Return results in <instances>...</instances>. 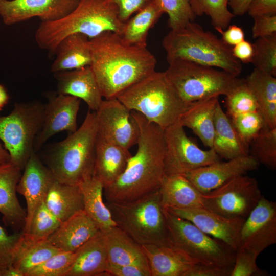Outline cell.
Segmentation results:
<instances>
[{
    "label": "cell",
    "mask_w": 276,
    "mask_h": 276,
    "mask_svg": "<svg viewBox=\"0 0 276 276\" xmlns=\"http://www.w3.org/2000/svg\"><path fill=\"white\" fill-rule=\"evenodd\" d=\"M90 44V66L106 99L117 98L155 71L156 59L147 47L128 44L117 33H103Z\"/></svg>",
    "instance_id": "6da1fadb"
},
{
    "label": "cell",
    "mask_w": 276,
    "mask_h": 276,
    "mask_svg": "<svg viewBox=\"0 0 276 276\" xmlns=\"http://www.w3.org/2000/svg\"><path fill=\"white\" fill-rule=\"evenodd\" d=\"M131 112L140 128L137 149L120 176L104 187L107 202L133 201L155 192L164 176V129L141 113Z\"/></svg>",
    "instance_id": "7a4b0ae2"
},
{
    "label": "cell",
    "mask_w": 276,
    "mask_h": 276,
    "mask_svg": "<svg viewBox=\"0 0 276 276\" xmlns=\"http://www.w3.org/2000/svg\"><path fill=\"white\" fill-rule=\"evenodd\" d=\"M125 22L118 17L116 6L108 0H80L77 6L62 18L41 22L35 33L38 46L51 56L67 36L76 33L90 39L103 33L112 32L120 35Z\"/></svg>",
    "instance_id": "3957f363"
},
{
    "label": "cell",
    "mask_w": 276,
    "mask_h": 276,
    "mask_svg": "<svg viewBox=\"0 0 276 276\" xmlns=\"http://www.w3.org/2000/svg\"><path fill=\"white\" fill-rule=\"evenodd\" d=\"M162 45L168 63L176 59L185 60L219 68L237 77L242 72V63L234 56L232 48L194 21L179 29L170 30L164 37Z\"/></svg>",
    "instance_id": "277c9868"
},
{
    "label": "cell",
    "mask_w": 276,
    "mask_h": 276,
    "mask_svg": "<svg viewBox=\"0 0 276 276\" xmlns=\"http://www.w3.org/2000/svg\"><path fill=\"white\" fill-rule=\"evenodd\" d=\"M97 133L96 112L89 109L79 128L51 147L45 159L57 181L78 185L94 176Z\"/></svg>",
    "instance_id": "5b68a950"
},
{
    "label": "cell",
    "mask_w": 276,
    "mask_h": 276,
    "mask_svg": "<svg viewBox=\"0 0 276 276\" xmlns=\"http://www.w3.org/2000/svg\"><path fill=\"white\" fill-rule=\"evenodd\" d=\"M117 98L130 111L141 113L163 129L179 121L191 103L182 99L164 72L156 71Z\"/></svg>",
    "instance_id": "8992f818"
},
{
    "label": "cell",
    "mask_w": 276,
    "mask_h": 276,
    "mask_svg": "<svg viewBox=\"0 0 276 276\" xmlns=\"http://www.w3.org/2000/svg\"><path fill=\"white\" fill-rule=\"evenodd\" d=\"M105 204L117 226L140 245L171 246L159 189L133 201Z\"/></svg>",
    "instance_id": "52a82bcc"
},
{
    "label": "cell",
    "mask_w": 276,
    "mask_h": 276,
    "mask_svg": "<svg viewBox=\"0 0 276 276\" xmlns=\"http://www.w3.org/2000/svg\"><path fill=\"white\" fill-rule=\"evenodd\" d=\"M164 72L182 99L187 103L226 95L242 80L222 70L176 59Z\"/></svg>",
    "instance_id": "ba28073f"
},
{
    "label": "cell",
    "mask_w": 276,
    "mask_h": 276,
    "mask_svg": "<svg viewBox=\"0 0 276 276\" xmlns=\"http://www.w3.org/2000/svg\"><path fill=\"white\" fill-rule=\"evenodd\" d=\"M170 245L199 263L233 267L236 251L193 223L164 209Z\"/></svg>",
    "instance_id": "9c48e42d"
},
{
    "label": "cell",
    "mask_w": 276,
    "mask_h": 276,
    "mask_svg": "<svg viewBox=\"0 0 276 276\" xmlns=\"http://www.w3.org/2000/svg\"><path fill=\"white\" fill-rule=\"evenodd\" d=\"M44 105L39 101L16 103L7 116L0 117V141L11 162L23 170L34 150L43 122Z\"/></svg>",
    "instance_id": "30bf717a"
},
{
    "label": "cell",
    "mask_w": 276,
    "mask_h": 276,
    "mask_svg": "<svg viewBox=\"0 0 276 276\" xmlns=\"http://www.w3.org/2000/svg\"><path fill=\"white\" fill-rule=\"evenodd\" d=\"M262 195L257 179L245 175L201 194L203 207L228 218L245 219Z\"/></svg>",
    "instance_id": "8fae6325"
},
{
    "label": "cell",
    "mask_w": 276,
    "mask_h": 276,
    "mask_svg": "<svg viewBox=\"0 0 276 276\" xmlns=\"http://www.w3.org/2000/svg\"><path fill=\"white\" fill-rule=\"evenodd\" d=\"M164 175H184L220 160L213 149L203 150L188 137L179 120L164 129Z\"/></svg>",
    "instance_id": "7c38bea8"
},
{
    "label": "cell",
    "mask_w": 276,
    "mask_h": 276,
    "mask_svg": "<svg viewBox=\"0 0 276 276\" xmlns=\"http://www.w3.org/2000/svg\"><path fill=\"white\" fill-rule=\"evenodd\" d=\"M96 112L98 135L128 150L137 144L138 123L131 111L117 98L103 100Z\"/></svg>",
    "instance_id": "4fadbf2b"
},
{
    "label": "cell",
    "mask_w": 276,
    "mask_h": 276,
    "mask_svg": "<svg viewBox=\"0 0 276 276\" xmlns=\"http://www.w3.org/2000/svg\"><path fill=\"white\" fill-rule=\"evenodd\" d=\"M80 0H0V17L3 23L13 25L39 18L41 22L54 21L69 14Z\"/></svg>",
    "instance_id": "5bb4252c"
},
{
    "label": "cell",
    "mask_w": 276,
    "mask_h": 276,
    "mask_svg": "<svg viewBox=\"0 0 276 276\" xmlns=\"http://www.w3.org/2000/svg\"><path fill=\"white\" fill-rule=\"evenodd\" d=\"M275 243L276 203L262 196L242 224L239 247L260 254Z\"/></svg>",
    "instance_id": "9a60e30c"
},
{
    "label": "cell",
    "mask_w": 276,
    "mask_h": 276,
    "mask_svg": "<svg viewBox=\"0 0 276 276\" xmlns=\"http://www.w3.org/2000/svg\"><path fill=\"white\" fill-rule=\"evenodd\" d=\"M80 99L70 95H50L44 105L42 127L34 145L35 152L52 136L66 131L70 134L77 129V119Z\"/></svg>",
    "instance_id": "2e32d148"
},
{
    "label": "cell",
    "mask_w": 276,
    "mask_h": 276,
    "mask_svg": "<svg viewBox=\"0 0 276 276\" xmlns=\"http://www.w3.org/2000/svg\"><path fill=\"white\" fill-rule=\"evenodd\" d=\"M17 186V192L22 195L27 204V212L22 234L28 231L32 217L45 200L50 187L55 180L50 169L43 165L34 151L23 169Z\"/></svg>",
    "instance_id": "e0dca14e"
},
{
    "label": "cell",
    "mask_w": 276,
    "mask_h": 276,
    "mask_svg": "<svg viewBox=\"0 0 276 276\" xmlns=\"http://www.w3.org/2000/svg\"><path fill=\"white\" fill-rule=\"evenodd\" d=\"M259 164L250 155L225 162L220 160L183 175L201 193L209 192L238 176L257 169Z\"/></svg>",
    "instance_id": "ac0fdd59"
},
{
    "label": "cell",
    "mask_w": 276,
    "mask_h": 276,
    "mask_svg": "<svg viewBox=\"0 0 276 276\" xmlns=\"http://www.w3.org/2000/svg\"><path fill=\"white\" fill-rule=\"evenodd\" d=\"M193 223L206 234L225 243L236 251L245 219L228 218L205 208L165 209Z\"/></svg>",
    "instance_id": "d6986e66"
},
{
    "label": "cell",
    "mask_w": 276,
    "mask_h": 276,
    "mask_svg": "<svg viewBox=\"0 0 276 276\" xmlns=\"http://www.w3.org/2000/svg\"><path fill=\"white\" fill-rule=\"evenodd\" d=\"M57 93L83 100L89 109L97 111L103 101L99 85L89 66L54 73Z\"/></svg>",
    "instance_id": "ffe728a7"
},
{
    "label": "cell",
    "mask_w": 276,
    "mask_h": 276,
    "mask_svg": "<svg viewBox=\"0 0 276 276\" xmlns=\"http://www.w3.org/2000/svg\"><path fill=\"white\" fill-rule=\"evenodd\" d=\"M100 231L95 222L82 210L61 222L47 240L61 251L75 252Z\"/></svg>",
    "instance_id": "44dd1931"
},
{
    "label": "cell",
    "mask_w": 276,
    "mask_h": 276,
    "mask_svg": "<svg viewBox=\"0 0 276 276\" xmlns=\"http://www.w3.org/2000/svg\"><path fill=\"white\" fill-rule=\"evenodd\" d=\"M21 171L11 162L0 165V213L4 223L14 228L24 226L26 217L16 195Z\"/></svg>",
    "instance_id": "7402d4cb"
},
{
    "label": "cell",
    "mask_w": 276,
    "mask_h": 276,
    "mask_svg": "<svg viewBox=\"0 0 276 276\" xmlns=\"http://www.w3.org/2000/svg\"><path fill=\"white\" fill-rule=\"evenodd\" d=\"M146 257L151 276H184L198 262L172 246L141 245Z\"/></svg>",
    "instance_id": "603a6c76"
},
{
    "label": "cell",
    "mask_w": 276,
    "mask_h": 276,
    "mask_svg": "<svg viewBox=\"0 0 276 276\" xmlns=\"http://www.w3.org/2000/svg\"><path fill=\"white\" fill-rule=\"evenodd\" d=\"M107 252L104 232L100 231L75 252L66 276L107 275Z\"/></svg>",
    "instance_id": "cb8c5ba5"
},
{
    "label": "cell",
    "mask_w": 276,
    "mask_h": 276,
    "mask_svg": "<svg viewBox=\"0 0 276 276\" xmlns=\"http://www.w3.org/2000/svg\"><path fill=\"white\" fill-rule=\"evenodd\" d=\"M132 156L128 149L97 137L94 176L104 187L114 181L124 172Z\"/></svg>",
    "instance_id": "d4e9b609"
},
{
    "label": "cell",
    "mask_w": 276,
    "mask_h": 276,
    "mask_svg": "<svg viewBox=\"0 0 276 276\" xmlns=\"http://www.w3.org/2000/svg\"><path fill=\"white\" fill-rule=\"evenodd\" d=\"M218 103L217 97L192 102L179 119L181 125L191 129L209 149L213 148L215 114Z\"/></svg>",
    "instance_id": "484cf974"
},
{
    "label": "cell",
    "mask_w": 276,
    "mask_h": 276,
    "mask_svg": "<svg viewBox=\"0 0 276 276\" xmlns=\"http://www.w3.org/2000/svg\"><path fill=\"white\" fill-rule=\"evenodd\" d=\"M212 149L221 158L229 160L249 155V146L242 139L231 119L218 103L215 114Z\"/></svg>",
    "instance_id": "4316f807"
},
{
    "label": "cell",
    "mask_w": 276,
    "mask_h": 276,
    "mask_svg": "<svg viewBox=\"0 0 276 276\" xmlns=\"http://www.w3.org/2000/svg\"><path fill=\"white\" fill-rule=\"evenodd\" d=\"M159 191L164 209L204 208L202 193L183 175H164Z\"/></svg>",
    "instance_id": "83f0119b"
},
{
    "label": "cell",
    "mask_w": 276,
    "mask_h": 276,
    "mask_svg": "<svg viewBox=\"0 0 276 276\" xmlns=\"http://www.w3.org/2000/svg\"><path fill=\"white\" fill-rule=\"evenodd\" d=\"M104 232L108 264L134 265L149 269L141 245L126 233L117 226Z\"/></svg>",
    "instance_id": "f1b7e54d"
},
{
    "label": "cell",
    "mask_w": 276,
    "mask_h": 276,
    "mask_svg": "<svg viewBox=\"0 0 276 276\" xmlns=\"http://www.w3.org/2000/svg\"><path fill=\"white\" fill-rule=\"evenodd\" d=\"M51 72H56L89 66L91 61L90 39L76 33L65 37L58 45Z\"/></svg>",
    "instance_id": "f546056e"
},
{
    "label": "cell",
    "mask_w": 276,
    "mask_h": 276,
    "mask_svg": "<svg viewBox=\"0 0 276 276\" xmlns=\"http://www.w3.org/2000/svg\"><path fill=\"white\" fill-rule=\"evenodd\" d=\"M44 202L61 222L84 209L79 186L61 183L56 179L49 188Z\"/></svg>",
    "instance_id": "4dcf8cb0"
},
{
    "label": "cell",
    "mask_w": 276,
    "mask_h": 276,
    "mask_svg": "<svg viewBox=\"0 0 276 276\" xmlns=\"http://www.w3.org/2000/svg\"><path fill=\"white\" fill-rule=\"evenodd\" d=\"M245 80L257 102L267 126L276 128V78L254 68Z\"/></svg>",
    "instance_id": "1f68e13d"
},
{
    "label": "cell",
    "mask_w": 276,
    "mask_h": 276,
    "mask_svg": "<svg viewBox=\"0 0 276 276\" xmlns=\"http://www.w3.org/2000/svg\"><path fill=\"white\" fill-rule=\"evenodd\" d=\"M78 186L83 195V211L95 222L100 230L106 232L117 226L103 201L102 182L94 176Z\"/></svg>",
    "instance_id": "d6a6232c"
},
{
    "label": "cell",
    "mask_w": 276,
    "mask_h": 276,
    "mask_svg": "<svg viewBox=\"0 0 276 276\" xmlns=\"http://www.w3.org/2000/svg\"><path fill=\"white\" fill-rule=\"evenodd\" d=\"M164 14L156 0H153L125 22L122 39L126 43L147 47L148 32Z\"/></svg>",
    "instance_id": "836d02e7"
},
{
    "label": "cell",
    "mask_w": 276,
    "mask_h": 276,
    "mask_svg": "<svg viewBox=\"0 0 276 276\" xmlns=\"http://www.w3.org/2000/svg\"><path fill=\"white\" fill-rule=\"evenodd\" d=\"M60 251L47 240L33 241L21 233L15 248L12 265L26 276L31 269Z\"/></svg>",
    "instance_id": "e575fe53"
},
{
    "label": "cell",
    "mask_w": 276,
    "mask_h": 276,
    "mask_svg": "<svg viewBox=\"0 0 276 276\" xmlns=\"http://www.w3.org/2000/svg\"><path fill=\"white\" fill-rule=\"evenodd\" d=\"M249 155L260 164L276 169V128L265 126L249 144Z\"/></svg>",
    "instance_id": "d590c367"
},
{
    "label": "cell",
    "mask_w": 276,
    "mask_h": 276,
    "mask_svg": "<svg viewBox=\"0 0 276 276\" xmlns=\"http://www.w3.org/2000/svg\"><path fill=\"white\" fill-rule=\"evenodd\" d=\"M229 0H190L191 9L196 16H209L215 29H226L235 17L229 10Z\"/></svg>",
    "instance_id": "8d00e7d4"
},
{
    "label": "cell",
    "mask_w": 276,
    "mask_h": 276,
    "mask_svg": "<svg viewBox=\"0 0 276 276\" xmlns=\"http://www.w3.org/2000/svg\"><path fill=\"white\" fill-rule=\"evenodd\" d=\"M61 223V222L48 208L44 201L35 211L28 231L22 234L33 241L46 240Z\"/></svg>",
    "instance_id": "74e56055"
},
{
    "label": "cell",
    "mask_w": 276,
    "mask_h": 276,
    "mask_svg": "<svg viewBox=\"0 0 276 276\" xmlns=\"http://www.w3.org/2000/svg\"><path fill=\"white\" fill-rule=\"evenodd\" d=\"M225 96L226 113L229 118L259 110L256 99L245 79L242 78Z\"/></svg>",
    "instance_id": "f35d334b"
},
{
    "label": "cell",
    "mask_w": 276,
    "mask_h": 276,
    "mask_svg": "<svg viewBox=\"0 0 276 276\" xmlns=\"http://www.w3.org/2000/svg\"><path fill=\"white\" fill-rule=\"evenodd\" d=\"M252 45L254 68L276 77V35L258 38Z\"/></svg>",
    "instance_id": "ab89813d"
},
{
    "label": "cell",
    "mask_w": 276,
    "mask_h": 276,
    "mask_svg": "<svg viewBox=\"0 0 276 276\" xmlns=\"http://www.w3.org/2000/svg\"><path fill=\"white\" fill-rule=\"evenodd\" d=\"M164 13L168 16V25L171 30L182 28L194 21L197 16L193 13L190 0H156Z\"/></svg>",
    "instance_id": "60d3db41"
},
{
    "label": "cell",
    "mask_w": 276,
    "mask_h": 276,
    "mask_svg": "<svg viewBox=\"0 0 276 276\" xmlns=\"http://www.w3.org/2000/svg\"><path fill=\"white\" fill-rule=\"evenodd\" d=\"M75 252L60 251L29 271L26 276H66Z\"/></svg>",
    "instance_id": "b9f144b4"
},
{
    "label": "cell",
    "mask_w": 276,
    "mask_h": 276,
    "mask_svg": "<svg viewBox=\"0 0 276 276\" xmlns=\"http://www.w3.org/2000/svg\"><path fill=\"white\" fill-rule=\"evenodd\" d=\"M238 133L249 145L266 124L259 110L247 112L229 118Z\"/></svg>",
    "instance_id": "7bdbcfd3"
},
{
    "label": "cell",
    "mask_w": 276,
    "mask_h": 276,
    "mask_svg": "<svg viewBox=\"0 0 276 276\" xmlns=\"http://www.w3.org/2000/svg\"><path fill=\"white\" fill-rule=\"evenodd\" d=\"M259 254L243 247L236 251L235 262L231 276H268L269 273L260 268L256 260Z\"/></svg>",
    "instance_id": "ee69618b"
},
{
    "label": "cell",
    "mask_w": 276,
    "mask_h": 276,
    "mask_svg": "<svg viewBox=\"0 0 276 276\" xmlns=\"http://www.w3.org/2000/svg\"><path fill=\"white\" fill-rule=\"evenodd\" d=\"M21 233L8 234L0 225V265H12L13 255L16 245Z\"/></svg>",
    "instance_id": "f6af8a7d"
},
{
    "label": "cell",
    "mask_w": 276,
    "mask_h": 276,
    "mask_svg": "<svg viewBox=\"0 0 276 276\" xmlns=\"http://www.w3.org/2000/svg\"><path fill=\"white\" fill-rule=\"evenodd\" d=\"M117 9L118 17L126 22L133 15L148 5L153 0H108Z\"/></svg>",
    "instance_id": "bcb514c9"
},
{
    "label": "cell",
    "mask_w": 276,
    "mask_h": 276,
    "mask_svg": "<svg viewBox=\"0 0 276 276\" xmlns=\"http://www.w3.org/2000/svg\"><path fill=\"white\" fill-rule=\"evenodd\" d=\"M252 36L255 39L276 35V15L252 17Z\"/></svg>",
    "instance_id": "7dc6e473"
},
{
    "label": "cell",
    "mask_w": 276,
    "mask_h": 276,
    "mask_svg": "<svg viewBox=\"0 0 276 276\" xmlns=\"http://www.w3.org/2000/svg\"><path fill=\"white\" fill-rule=\"evenodd\" d=\"M233 267L214 266L197 262L185 273L184 276H231Z\"/></svg>",
    "instance_id": "c3c4849f"
},
{
    "label": "cell",
    "mask_w": 276,
    "mask_h": 276,
    "mask_svg": "<svg viewBox=\"0 0 276 276\" xmlns=\"http://www.w3.org/2000/svg\"><path fill=\"white\" fill-rule=\"evenodd\" d=\"M106 272L108 276H151L149 269L134 265H113L108 264Z\"/></svg>",
    "instance_id": "681fc988"
},
{
    "label": "cell",
    "mask_w": 276,
    "mask_h": 276,
    "mask_svg": "<svg viewBox=\"0 0 276 276\" xmlns=\"http://www.w3.org/2000/svg\"><path fill=\"white\" fill-rule=\"evenodd\" d=\"M252 17L262 15H276V0H255L247 11Z\"/></svg>",
    "instance_id": "f907efd6"
},
{
    "label": "cell",
    "mask_w": 276,
    "mask_h": 276,
    "mask_svg": "<svg viewBox=\"0 0 276 276\" xmlns=\"http://www.w3.org/2000/svg\"><path fill=\"white\" fill-rule=\"evenodd\" d=\"M225 30L215 29L222 36L221 39L226 45L234 46L245 39V34L242 28L235 25H229Z\"/></svg>",
    "instance_id": "816d5d0a"
},
{
    "label": "cell",
    "mask_w": 276,
    "mask_h": 276,
    "mask_svg": "<svg viewBox=\"0 0 276 276\" xmlns=\"http://www.w3.org/2000/svg\"><path fill=\"white\" fill-rule=\"evenodd\" d=\"M234 56L241 63H251L254 56L252 43L245 39L232 48Z\"/></svg>",
    "instance_id": "f5cc1de1"
},
{
    "label": "cell",
    "mask_w": 276,
    "mask_h": 276,
    "mask_svg": "<svg viewBox=\"0 0 276 276\" xmlns=\"http://www.w3.org/2000/svg\"><path fill=\"white\" fill-rule=\"evenodd\" d=\"M255 0H229L228 7L234 16H242L247 12L251 3Z\"/></svg>",
    "instance_id": "db71d44e"
},
{
    "label": "cell",
    "mask_w": 276,
    "mask_h": 276,
    "mask_svg": "<svg viewBox=\"0 0 276 276\" xmlns=\"http://www.w3.org/2000/svg\"><path fill=\"white\" fill-rule=\"evenodd\" d=\"M0 276H22V275L13 265L9 266L0 265Z\"/></svg>",
    "instance_id": "11a10c76"
},
{
    "label": "cell",
    "mask_w": 276,
    "mask_h": 276,
    "mask_svg": "<svg viewBox=\"0 0 276 276\" xmlns=\"http://www.w3.org/2000/svg\"><path fill=\"white\" fill-rule=\"evenodd\" d=\"M9 96L6 88L2 84H0V111L8 103Z\"/></svg>",
    "instance_id": "9f6ffc18"
},
{
    "label": "cell",
    "mask_w": 276,
    "mask_h": 276,
    "mask_svg": "<svg viewBox=\"0 0 276 276\" xmlns=\"http://www.w3.org/2000/svg\"><path fill=\"white\" fill-rule=\"evenodd\" d=\"M11 162L10 156L8 152L3 146L0 141V165Z\"/></svg>",
    "instance_id": "6f0895ef"
}]
</instances>
